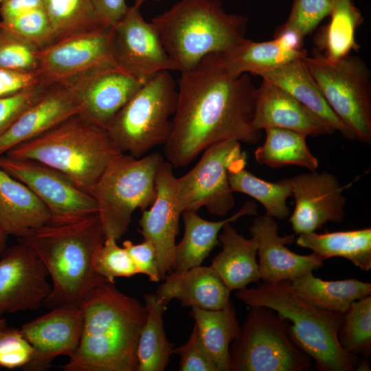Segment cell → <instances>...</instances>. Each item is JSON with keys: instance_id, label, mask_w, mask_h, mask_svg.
<instances>
[{"instance_id": "obj_48", "label": "cell", "mask_w": 371, "mask_h": 371, "mask_svg": "<svg viewBox=\"0 0 371 371\" xmlns=\"http://www.w3.org/2000/svg\"><path fill=\"white\" fill-rule=\"evenodd\" d=\"M41 8L43 0H4L0 4V15L1 20H8Z\"/></svg>"}, {"instance_id": "obj_2", "label": "cell", "mask_w": 371, "mask_h": 371, "mask_svg": "<svg viewBox=\"0 0 371 371\" xmlns=\"http://www.w3.org/2000/svg\"><path fill=\"white\" fill-rule=\"evenodd\" d=\"M79 345L65 371H137V349L146 310L135 297L103 280L80 305Z\"/></svg>"}, {"instance_id": "obj_10", "label": "cell", "mask_w": 371, "mask_h": 371, "mask_svg": "<svg viewBox=\"0 0 371 371\" xmlns=\"http://www.w3.org/2000/svg\"><path fill=\"white\" fill-rule=\"evenodd\" d=\"M302 59L335 115L355 139L370 144L371 81L364 60L349 54L330 62L315 49Z\"/></svg>"}, {"instance_id": "obj_16", "label": "cell", "mask_w": 371, "mask_h": 371, "mask_svg": "<svg viewBox=\"0 0 371 371\" xmlns=\"http://www.w3.org/2000/svg\"><path fill=\"white\" fill-rule=\"evenodd\" d=\"M82 324L81 306L65 304L23 324L20 330L31 345L32 354L21 369L45 371L58 356L72 357L80 343Z\"/></svg>"}, {"instance_id": "obj_34", "label": "cell", "mask_w": 371, "mask_h": 371, "mask_svg": "<svg viewBox=\"0 0 371 371\" xmlns=\"http://www.w3.org/2000/svg\"><path fill=\"white\" fill-rule=\"evenodd\" d=\"M265 130V141L254 152L255 159L259 164L271 168L294 165L311 171L317 170L319 161L308 147L307 135L282 128Z\"/></svg>"}, {"instance_id": "obj_31", "label": "cell", "mask_w": 371, "mask_h": 371, "mask_svg": "<svg viewBox=\"0 0 371 371\" xmlns=\"http://www.w3.org/2000/svg\"><path fill=\"white\" fill-rule=\"evenodd\" d=\"M296 244L311 249L324 260L341 257L361 270L371 269V228L317 234H298Z\"/></svg>"}, {"instance_id": "obj_41", "label": "cell", "mask_w": 371, "mask_h": 371, "mask_svg": "<svg viewBox=\"0 0 371 371\" xmlns=\"http://www.w3.org/2000/svg\"><path fill=\"white\" fill-rule=\"evenodd\" d=\"M337 0H293L287 20L279 27L304 38L328 16Z\"/></svg>"}, {"instance_id": "obj_15", "label": "cell", "mask_w": 371, "mask_h": 371, "mask_svg": "<svg viewBox=\"0 0 371 371\" xmlns=\"http://www.w3.org/2000/svg\"><path fill=\"white\" fill-rule=\"evenodd\" d=\"M47 276L30 247L18 242L5 247L0 256V319L5 313L39 308L51 291Z\"/></svg>"}, {"instance_id": "obj_52", "label": "cell", "mask_w": 371, "mask_h": 371, "mask_svg": "<svg viewBox=\"0 0 371 371\" xmlns=\"http://www.w3.org/2000/svg\"><path fill=\"white\" fill-rule=\"evenodd\" d=\"M4 0H0V4Z\"/></svg>"}, {"instance_id": "obj_1", "label": "cell", "mask_w": 371, "mask_h": 371, "mask_svg": "<svg viewBox=\"0 0 371 371\" xmlns=\"http://www.w3.org/2000/svg\"><path fill=\"white\" fill-rule=\"evenodd\" d=\"M256 88L250 76L228 72L219 54L204 57L181 72L172 129L164 145L173 167L188 166L211 145L230 139L256 144L252 125Z\"/></svg>"}, {"instance_id": "obj_36", "label": "cell", "mask_w": 371, "mask_h": 371, "mask_svg": "<svg viewBox=\"0 0 371 371\" xmlns=\"http://www.w3.org/2000/svg\"><path fill=\"white\" fill-rule=\"evenodd\" d=\"M43 2L55 41L104 26L97 17L91 0H43Z\"/></svg>"}, {"instance_id": "obj_28", "label": "cell", "mask_w": 371, "mask_h": 371, "mask_svg": "<svg viewBox=\"0 0 371 371\" xmlns=\"http://www.w3.org/2000/svg\"><path fill=\"white\" fill-rule=\"evenodd\" d=\"M295 295L322 310L344 314L350 304L371 294V284L357 279L324 280L307 273L291 281Z\"/></svg>"}, {"instance_id": "obj_42", "label": "cell", "mask_w": 371, "mask_h": 371, "mask_svg": "<svg viewBox=\"0 0 371 371\" xmlns=\"http://www.w3.org/2000/svg\"><path fill=\"white\" fill-rule=\"evenodd\" d=\"M52 85L40 82L14 93L0 97V136Z\"/></svg>"}, {"instance_id": "obj_43", "label": "cell", "mask_w": 371, "mask_h": 371, "mask_svg": "<svg viewBox=\"0 0 371 371\" xmlns=\"http://www.w3.org/2000/svg\"><path fill=\"white\" fill-rule=\"evenodd\" d=\"M32 348L20 329L0 328V368L15 369L24 367L30 360Z\"/></svg>"}, {"instance_id": "obj_11", "label": "cell", "mask_w": 371, "mask_h": 371, "mask_svg": "<svg viewBox=\"0 0 371 371\" xmlns=\"http://www.w3.org/2000/svg\"><path fill=\"white\" fill-rule=\"evenodd\" d=\"M247 158L240 142L234 139L205 149L197 164L177 178V199L182 212L205 207L213 215L225 216L235 205L229 171L235 166L247 165Z\"/></svg>"}, {"instance_id": "obj_51", "label": "cell", "mask_w": 371, "mask_h": 371, "mask_svg": "<svg viewBox=\"0 0 371 371\" xmlns=\"http://www.w3.org/2000/svg\"><path fill=\"white\" fill-rule=\"evenodd\" d=\"M7 326L6 320L4 318L0 319V328Z\"/></svg>"}, {"instance_id": "obj_35", "label": "cell", "mask_w": 371, "mask_h": 371, "mask_svg": "<svg viewBox=\"0 0 371 371\" xmlns=\"http://www.w3.org/2000/svg\"><path fill=\"white\" fill-rule=\"evenodd\" d=\"M245 165H238L229 171V181L233 192H240L258 201L265 209L266 215L284 220L290 214L286 205L292 196L290 179L269 182L257 177L245 169Z\"/></svg>"}, {"instance_id": "obj_26", "label": "cell", "mask_w": 371, "mask_h": 371, "mask_svg": "<svg viewBox=\"0 0 371 371\" xmlns=\"http://www.w3.org/2000/svg\"><path fill=\"white\" fill-rule=\"evenodd\" d=\"M231 223H226L218 234L222 249L212 260L210 267L232 292L257 283L260 278L256 239L246 238Z\"/></svg>"}, {"instance_id": "obj_45", "label": "cell", "mask_w": 371, "mask_h": 371, "mask_svg": "<svg viewBox=\"0 0 371 371\" xmlns=\"http://www.w3.org/2000/svg\"><path fill=\"white\" fill-rule=\"evenodd\" d=\"M123 247L127 251L137 269V273L146 276L150 281L159 282L160 277L155 250L148 240L134 244L131 240H125Z\"/></svg>"}, {"instance_id": "obj_40", "label": "cell", "mask_w": 371, "mask_h": 371, "mask_svg": "<svg viewBox=\"0 0 371 371\" xmlns=\"http://www.w3.org/2000/svg\"><path fill=\"white\" fill-rule=\"evenodd\" d=\"M0 25L38 49L55 41L51 23L44 8L34 10L10 19L1 20Z\"/></svg>"}, {"instance_id": "obj_9", "label": "cell", "mask_w": 371, "mask_h": 371, "mask_svg": "<svg viewBox=\"0 0 371 371\" xmlns=\"http://www.w3.org/2000/svg\"><path fill=\"white\" fill-rule=\"evenodd\" d=\"M289 319L265 306H250L230 346V371H304L311 358L292 340Z\"/></svg>"}, {"instance_id": "obj_33", "label": "cell", "mask_w": 371, "mask_h": 371, "mask_svg": "<svg viewBox=\"0 0 371 371\" xmlns=\"http://www.w3.org/2000/svg\"><path fill=\"white\" fill-rule=\"evenodd\" d=\"M146 316L141 330L137 349V371H164L173 354V345L168 340L164 325L167 304L155 293L144 295Z\"/></svg>"}, {"instance_id": "obj_46", "label": "cell", "mask_w": 371, "mask_h": 371, "mask_svg": "<svg viewBox=\"0 0 371 371\" xmlns=\"http://www.w3.org/2000/svg\"><path fill=\"white\" fill-rule=\"evenodd\" d=\"M41 82L36 71L0 68V97L8 95Z\"/></svg>"}, {"instance_id": "obj_29", "label": "cell", "mask_w": 371, "mask_h": 371, "mask_svg": "<svg viewBox=\"0 0 371 371\" xmlns=\"http://www.w3.org/2000/svg\"><path fill=\"white\" fill-rule=\"evenodd\" d=\"M307 55L304 49H291L279 37L273 40L255 42L244 38L237 46L225 53H219L222 64L230 74L256 75L258 72L276 67Z\"/></svg>"}, {"instance_id": "obj_7", "label": "cell", "mask_w": 371, "mask_h": 371, "mask_svg": "<svg viewBox=\"0 0 371 371\" xmlns=\"http://www.w3.org/2000/svg\"><path fill=\"white\" fill-rule=\"evenodd\" d=\"M164 161L158 152L141 157L121 153L105 168L89 193L97 203L106 238H121L128 231L134 212L151 206Z\"/></svg>"}, {"instance_id": "obj_20", "label": "cell", "mask_w": 371, "mask_h": 371, "mask_svg": "<svg viewBox=\"0 0 371 371\" xmlns=\"http://www.w3.org/2000/svg\"><path fill=\"white\" fill-rule=\"evenodd\" d=\"M258 243V269L265 283L292 281L322 267L324 260L315 253L300 255L286 247L295 240V234L280 236L275 219L269 216L254 218L249 227Z\"/></svg>"}, {"instance_id": "obj_27", "label": "cell", "mask_w": 371, "mask_h": 371, "mask_svg": "<svg viewBox=\"0 0 371 371\" xmlns=\"http://www.w3.org/2000/svg\"><path fill=\"white\" fill-rule=\"evenodd\" d=\"M50 218L46 205L26 185L0 168V227L8 236L19 238Z\"/></svg>"}, {"instance_id": "obj_21", "label": "cell", "mask_w": 371, "mask_h": 371, "mask_svg": "<svg viewBox=\"0 0 371 371\" xmlns=\"http://www.w3.org/2000/svg\"><path fill=\"white\" fill-rule=\"evenodd\" d=\"M252 125L259 131L276 127L311 136L331 135L336 131L288 92L264 79L256 88Z\"/></svg>"}, {"instance_id": "obj_5", "label": "cell", "mask_w": 371, "mask_h": 371, "mask_svg": "<svg viewBox=\"0 0 371 371\" xmlns=\"http://www.w3.org/2000/svg\"><path fill=\"white\" fill-rule=\"evenodd\" d=\"M235 296L249 307L265 306L289 319L292 340L314 359L316 370H357V356L344 350L337 339L344 314L322 310L304 302L293 292L291 281L245 287L237 290Z\"/></svg>"}, {"instance_id": "obj_12", "label": "cell", "mask_w": 371, "mask_h": 371, "mask_svg": "<svg viewBox=\"0 0 371 371\" xmlns=\"http://www.w3.org/2000/svg\"><path fill=\"white\" fill-rule=\"evenodd\" d=\"M114 63L113 27L102 26L71 34L39 49L36 72L42 83L67 86Z\"/></svg>"}, {"instance_id": "obj_39", "label": "cell", "mask_w": 371, "mask_h": 371, "mask_svg": "<svg viewBox=\"0 0 371 371\" xmlns=\"http://www.w3.org/2000/svg\"><path fill=\"white\" fill-rule=\"evenodd\" d=\"M38 48L0 25V68L36 71Z\"/></svg>"}, {"instance_id": "obj_19", "label": "cell", "mask_w": 371, "mask_h": 371, "mask_svg": "<svg viewBox=\"0 0 371 371\" xmlns=\"http://www.w3.org/2000/svg\"><path fill=\"white\" fill-rule=\"evenodd\" d=\"M143 84L114 63L98 68L67 86L74 89L81 103L80 115L106 130Z\"/></svg>"}, {"instance_id": "obj_4", "label": "cell", "mask_w": 371, "mask_h": 371, "mask_svg": "<svg viewBox=\"0 0 371 371\" xmlns=\"http://www.w3.org/2000/svg\"><path fill=\"white\" fill-rule=\"evenodd\" d=\"M150 22L175 71L181 72L237 46L246 38L248 19L227 12L219 0H179Z\"/></svg>"}, {"instance_id": "obj_47", "label": "cell", "mask_w": 371, "mask_h": 371, "mask_svg": "<svg viewBox=\"0 0 371 371\" xmlns=\"http://www.w3.org/2000/svg\"><path fill=\"white\" fill-rule=\"evenodd\" d=\"M91 3L98 20L105 27L114 26L129 7L126 0H91Z\"/></svg>"}, {"instance_id": "obj_25", "label": "cell", "mask_w": 371, "mask_h": 371, "mask_svg": "<svg viewBox=\"0 0 371 371\" xmlns=\"http://www.w3.org/2000/svg\"><path fill=\"white\" fill-rule=\"evenodd\" d=\"M256 76L281 87L339 131L345 138L355 139L327 103L318 84L302 58L258 72Z\"/></svg>"}, {"instance_id": "obj_30", "label": "cell", "mask_w": 371, "mask_h": 371, "mask_svg": "<svg viewBox=\"0 0 371 371\" xmlns=\"http://www.w3.org/2000/svg\"><path fill=\"white\" fill-rule=\"evenodd\" d=\"M328 16V23L314 36V49L328 60L336 62L359 49L355 31L364 18L352 0H337Z\"/></svg>"}, {"instance_id": "obj_37", "label": "cell", "mask_w": 371, "mask_h": 371, "mask_svg": "<svg viewBox=\"0 0 371 371\" xmlns=\"http://www.w3.org/2000/svg\"><path fill=\"white\" fill-rule=\"evenodd\" d=\"M341 347L363 359L371 354V296L352 302L344 313L337 333Z\"/></svg>"}, {"instance_id": "obj_49", "label": "cell", "mask_w": 371, "mask_h": 371, "mask_svg": "<svg viewBox=\"0 0 371 371\" xmlns=\"http://www.w3.org/2000/svg\"><path fill=\"white\" fill-rule=\"evenodd\" d=\"M8 235L0 227V256L6 247Z\"/></svg>"}, {"instance_id": "obj_14", "label": "cell", "mask_w": 371, "mask_h": 371, "mask_svg": "<svg viewBox=\"0 0 371 371\" xmlns=\"http://www.w3.org/2000/svg\"><path fill=\"white\" fill-rule=\"evenodd\" d=\"M113 50L116 63L143 83L160 71H175L156 27L133 5L113 26Z\"/></svg>"}, {"instance_id": "obj_24", "label": "cell", "mask_w": 371, "mask_h": 371, "mask_svg": "<svg viewBox=\"0 0 371 371\" xmlns=\"http://www.w3.org/2000/svg\"><path fill=\"white\" fill-rule=\"evenodd\" d=\"M247 215H257V205L253 201H246L238 211L222 221H211L201 217L196 211H183L184 232L181 240L176 245L173 272L181 273L201 265L212 250L220 245L218 234L223 227Z\"/></svg>"}, {"instance_id": "obj_38", "label": "cell", "mask_w": 371, "mask_h": 371, "mask_svg": "<svg viewBox=\"0 0 371 371\" xmlns=\"http://www.w3.org/2000/svg\"><path fill=\"white\" fill-rule=\"evenodd\" d=\"M92 265L94 271L107 281L115 283V278H130L138 274L130 255L117 240L106 237L95 252Z\"/></svg>"}, {"instance_id": "obj_18", "label": "cell", "mask_w": 371, "mask_h": 371, "mask_svg": "<svg viewBox=\"0 0 371 371\" xmlns=\"http://www.w3.org/2000/svg\"><path fill=\"white\" fill-rule=\"evenodd\" d=\"M168 161L161 164L156 180L157 194L150 207L142 212L139 233L155 248L161 280L175 267L176 238L181 216L177 199V177Z\"/></svg>"}, {"instance_id": "obj_8", "label": "cell", "mask_w": 371, "mask_h": 371, "mask_svg": "<svg viewBox=\"0 0 371 371\" xmlns=\"http://www.w3.org/2000/svg\"><path fill=\"white\" fill-rule=\"evenodd\" d=\"M177 85L169 71L144 83L111 121L107 131L117 148L135 157L164 145L177 104Z\"/></svg>"}, {"instance_id": "obj_23", "label": "cell", "mask_w": 371, "mask_h": 371, "mask_svg": "<svg viewBox=\"0 0 371 371\" xmlns=\"http://www.w3.org/2000/svg\"><path fill=\"white\" fill-rule=\"evenodd\" d=\"M155 295L164 303L173 299L183 306L218 310L230 300L231 291L210 267L196 266L183 272L166 275Z\"/></svg>"}, {"instance_id": "obj_13", "label": "cell", "mask_w": 371, "mask_h": 371, "mask_svg": "<svg viewBox=\"0 0 371 371\" xmlns=\"http://www.w3.org/2000/svg\"><path fill=\"white\" fill-rule=\"evenodd\" d=\"M0 168L26 185L46 205L52 225H66L98 213L88 192L59 171L37 161L0 156Z\"/></svg>"}, {"instance_id": "obj_50", "label": "cell", "mask_w": 371, "mask_h": 371, "mask_svg": "<svg viewBox=\"0 0 371 371\" xmlns=\"http://www.w3.org/2000/svg\"><path fill=\"white\" fill-rule=\"evenodd\" d=\"M159 1L161 0H134L133 5L139 8L142 5H143L146 1Z\"/></svg>"}, {"instance_id": "obj_22", "label": "cell", "mask_w": 371, "mask_h": 371, "mask_svg": "<svg viewBox=\"0 0 371 371\" xmlns=\"http://www.w3.org/2000/svg\"><path fill=\"white\" fill-rule=\"evenodd\" d=\"M81 112V103L72 88L64 85L51 86L0 136V156Z\"/></svg>"}, {"instance_id": "obj_32", "label": "cell", "mask_w": 371, "mask_h": 371, "mask_svg": "<svg viewBox=\"0 0 371 371\" xmlns=\"http://www.w3.org/2000/svg\"><path fill=\"white\" fill-rule=\"evenodd\" d=\"M191 308V315L201 338L218 370L230 371V346L239 337L241 330L232 300L218 310Z\"/></svg>"}, {"instance_id": "obj_3", "label": "cell", "mask_w": 371, "mask_h": 371, "mask_svg": "<svg viewBox=\"0 0 371 371\" xmlns=\"http://www.w3.org/2000/svg\"><path fill=\"white\" fill-rule=\"evenodd\" d=\"M105 238L98 213L70 224L47 223L17 238L36 253L52 279L46 306H80L90 291L104 280L94 271L92 261Z\"/></svg>"}, {"instance_id": "obj_44", "label": "cell", "mask_w": 371, "mask_h": 371, "mask_svg": "<svg viewBox=\"0 0 371 371\" xmlns=\"http://www.w3.org/2000/svg\"><path fill=\"white\" fill-rule=\"evenodd\" d=\"M173 353L179 357L180 371H218L195 324L186 343L174 348Z\"/></svg>"}, {"instance_id": "obj_17", "label": "cell", "mask_w": 371, "mask_h": 371, "mask_svg": "<svg viewBox=\"0 0 371 371\" xmlns=\"http://www.w3.org/2000/svg\"><path fill=\"white\" fill-rule=\"evenodd\" d=\"M291 180L295 208L289 221L295 234L315 232L329 221H343L344 187L335 175L310 170Z\"/></svg>"}, {"instance_id": "obj_6", "label": "cell", "mask_w": 371, "mask_h": 371, "mask_svg": "<svg viewBox=\"0 0 371 371\" xmlns=\"http://www.w3.org/2000/svg\"><path fill=\"white\" fill-rule=\"evenodd\" d=\"M121 153L107 130L79 114L16 145L5 155L47 165L89 193L107 166Z\"/></svg>"}]
</instances>
